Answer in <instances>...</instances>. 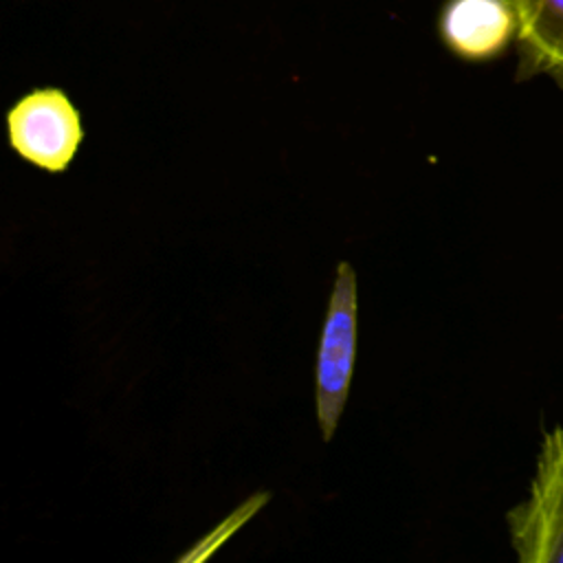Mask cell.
I'll return each instance as SVG.
<instances>
[{"label": "cell", "instance_id": "3957f363", "mask_svg": "<svg viewBox=\"0 0 563 563\" xmlns=\"http://www.w3.org/2000/svg\"><path fill=\"white\" fill-rule=\"evenodd\" d=\"M7 139L26 163L62 174L84 141V125L79 110L62 88H37L9 108Z\"/></svg>", "mask_w": 563, "mask_h": 563}, {"label": "cell", "instance_id": "6da1fadb", "mask_svg": "<svg viewBox=\"0 0 563 563\" xmlns=\"http://www.w3.org/2000/svg\"><path fill=\"white\" fill-rule=\"evenodd\" d=\"M356 273L347 262H339L314 363V411L325 442L332 440L350 394L356 363Z\"/></svg>", "mask_w": 563, "mask_h": 563}, {"label": "cell", "instance_id": "277c9868", "mask_svg": "<svg viewBox=\"0 0 563 563\" xmlns=\"http://www.w3.org/2000/svg\"><path fill=\"white\" fill-rule=\"evenodd\" d=\"M515 13L506 0H446L440 37L451 53L468 62L497 57L515 40Z\"/></svg>", "mask_w": 563, "mask_h": 563}, {"label": "cell", "instance_id": "7a4b0ae2", "mask_svg": "<svg viewBox=\"0 0 563 563\" xmlns=\"http://www.w3.org/2000/svg\"><path fill=\"white\" fill-rule=\"evenodd\" d=\"M506 523L519 563H563V427L543 433L528 495Z\"/></svg>", "mask_w": 563, "mask_h": 563}, {"label": "cell", "instance_id": "5b68a950", "mask_svg": "<svg viewBox=\"0 0 563 563\" xmlns=\"http://www.w3.org/2000/svg\"><path fill=\"white\" fill-rule=\"evenodd\" d=\"M506 2L517 24V79L543 75L563 90V0Z\"/></svg>", "mask_w": 563, "mask_h": 563}]
</instances>
